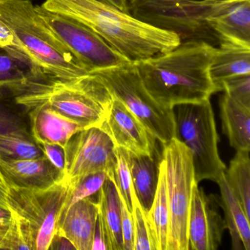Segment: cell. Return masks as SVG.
I'll return each instance as SVG.
<instances>
[{"label":"cell","instance_id":"cell-1","mask_svg":"<svg viewBox=\"0 0 250 250\" xmlns=\"http://www.w3.org/2000/svg\"><path fill=\"white\" fill-rule=\"evenodd\" d=\"M217 47L191 39L172 50L134 62L150 96L164 107L199 103L219 92L210 76Z\"/></svg>","mask_w":250,"mask_h":250},{"label":"cell","instance_id":"cell-2","mask_svg":"<svg viewBox=\"0 0 250 250\" xmlns=\"http://www.w3.org/2000/svg\"><path fill=\"white\" fill-rule=\"evenodd\" d=\"M42 6L87 26L130 62L169 52L182 42L175 32L98 0H46Z\"/></svg>","mask_w":250,"mask_h":250},{"label":"cell","instance_id":"cell-3","mask_svg":"<svg viewBox=\"0 0 250 250\" xmlns=\"http://www.w3.org/2000/svg\"><path fill=\"white\" fill-rule=\"evenodd\" d=\"M11 88L14 102L26 112L49 106L87 128H100L114 99L96 74L73 80L44 75Z\"/></svg>","mask_w":250,"mask_h":250},{"label":"cell","instance_id":"cell-4","mask_svg":"<svg viewBox=\"0 0 250 250\" xmlns=\"http://www.w3.org/2000/svg\"><path fill=\"white\" fill-rule=\"evenodd\" d=\"M0 17L45 74L62 80L92 74L52 33L29 0H0Z\"/></svg>","mask_w":250,"mask_h":250},{"label":"cell","instance_id":"cell-5","mask_svg":"<svg viewBox=\"0 0 250 250\" xmlns=\"http://www.w3.org/2000/svg\"><path fill=\"white\" fill-rule=\"evenodd\" d=\"M172 111L175 138L191 151L197 184L204 180L216 183L227 167L219 156V138L210 99L177 105Z\"/></svg>","mask_w":250,"mask_h":250},{"label":"cell","instance_id":"cell-6","mask_svg":"<svg viewBox=\"0 0 250 250\" xmlns=\"http://www.w3.org/2000/svg\"><path fill=\"white\" fill-rule=\"evenodd\" d=\"M162 145L175 137L172 109L159 104L146 90L135 64L127 62L94 73Z\"/></svg>","mask_w":250,"mask_h":250},{"label":"cell","instance_id":"cell-7","mask_svg":"<svg viewBox=\"0 0 250 250\" xmlns=\"http://www.w3.org/2000/svg\"><path fill=\"white\" fill-rule=\"evenodd\" d=\"M71 186L62 177L51 187L30 188L10 186L8 208L27 225L33 250H49Z\"/></svg>","mask_w":250,"mask_h":250},{"label":"cell","instance_id":"cell-8","mask_svg":"<svg viewBox=\"0 0 250 250\" xmlns=\"http://www.w3.org/2000/svg\"><path fill=\"white\" fill-rule=\"evenodd\" d=\"M162 158L166 163V183L169 210L167 250H189L188 215L194 186L192 155L176 138L163 145Z\"/></svg>","mask_w":250,"mask_h":250},{"label":"cell","instance_id":"cell-9","mask_svg":"<svg viewBox=\"0 0 250 250\" xmlns=\"http://www.w3.org/2000/svg\"><path fill=\"white\" fill-rule=\"evenodd\" d=\"M52 33L90 74L130 62L84 24L61 14L35 6Z\"/></svg>","mask_w":250,"mask_h":250},{"label":"cell","instance_id":"cell-10","mask_svg":"<svg viewBox=\"0 0 250 250\" xmlns=\"http://www.w3.org/2000/svg\"><path fill=\"white\" fill-rule=\"evenodd\" d=\"M64 177L71 187L82 178L104 172L114 178L115 168V146L102 128L91 127L71 137L65 149Z\"/></svg>","mask_w":250,"mask_h":250},{"label":"cell","instance_id":"cell-11","mask_svg":"<svg viewBox=\"0 0 250 250\" xmlns=\"http://www.w3.org/2000/svg\"><path fill=\"white\" fill-rule=\"evenodd\" d=\"M219 198L206 194L198 184L194 186L188 215L189 250H216L222 244L226 229L225 220L219 211Z\"/></svg>","mask_w":250,"mask_h":250},{"label":"cell","instance_id":"cell-12","mask_svg":"<svg viewBox=\"0 0 250 250\" xmlns=\"http://www.w3.org/2000/svg\"><path fill=\"white\" fill-rule=\"evenodd\" d=\"M100 128L109 135L115 147H121L135 156H154L156 153L154 136L115 98Z\"/></svg>","mask_w":250,"mask_h":250},{"label":"cell","instance_id":"cell-13","mask_svg":"<svg viewBox=\"0 0 250 250\" xmlns=\"http://www.w3.org/2000/svg\"><path fill=\"white\" fill-rule=\"evenodd\" d=\"M97 200L86 197L71 206L59 219L55 234L67 238L76 250H92L97 225Z\"/></svg>","mask_w":250,"mask_h":250},{"label":"cell","instance_id":"cell-14","mask_svg":"<svg viewBox=\"0 0 250 250\" xmlns=\"http://www.w3.org/2000/svg\"><path fill=\"white\" fill-rule=\"evenodd\" d=\"M0 169L9 186L24 188H48L63 177L45 156L23 160L0 157Z\"/></svg>","mask_w":250,"mask_h":250},{"label":"cell","instance_id":"cell-15","mask_svg":"<svg viewBox=\"0 0 250 250\" xmlns=\"http://www.w3.org/2000/svg\"><path fill=\"white\" fill-rule=\"evenodd\" d=\"M27 112L31 121L32 135L39 145H57L65 149L72 136L87 128L49 106H38Z\"/></svg>","mask_w":250,"mask_h":250},{"label":"cell","instance_id":"cell-16","mask_svg":"<svg viewBox=\"0 0 250 250\" xmlns=\"http://www.w3.org/2000/svg\"><path fill=\"white\" fill-rule=\"evenodd\" d=\"M210 67L213 83L220 90L222 81L235 76L250 74V43L222 37Z\"/></svg>","mask_w":250,"mask_h":250},{"label":"cell","instance_id":"cell-17","mask_svg":"<svg viewBox=\"0 0 250 250\" xmlns=\"http://www.w3.org/2000/svg\"><path fill=\"white\" fill-rule=\"evenodd\" d=\"M97 224L104 235L107 250H124L121 198L114 178L107 177L98 192Z\"/></svg>","mask_w":250,"mask_h":250},{"label":"cell","instance_id":"cell-18","mask_svg":"<svg viewBox=\"0 0 250 250\" xmlns=\"http://www.w3.org/2000/svg\"><path fill=\"white\" fill-rule=\"evenodd\" d=\"M220 190L219 206L225 213L226 229L229 230L233 250H250V223L248 216L229 188L225 172L216 181Z\"/></svg>","mask_w":250,"mask_h":250},{"label":"cell","instance_id":"cell-19","mask_svg":"<svg viewBox=\"0 0 250 250\" xmlns=\"http://www.w3.org/2000/svg\"><path fill=\"white\" fill-rule=\"evenodd\" d=\"M209 25L218 39L230 38L250 43V0H230L210 19Z\"/></svg>","mask_w":250,"mask_h":250},{"label":"cell","instance_id":"cell-20","mask_svg":"<svg viewBox=\"0 0 250 250\" xmlns=\"http://www.w3.org/2000/svg\"><path fill=\"white\" fill-rule=\"evenodd\" d=\"M153 250H167L169 225V210L166 183V163L162 158L159 165V180L151 207L146 213Z\"/></svg>","mask_w":250,"mask_h":250},{"label":"cell","instance_id":"cell-21","mask_svg":"<svg viewBox=\"0 0 250 250\" xmlns=\"http://www.w3.org/2000/svg\"><path fill=\"white\" fill-rule=\"evenodd\" d=\"M222 129L236 151H250V109L224 93L219 103Z\"/></svg>","mask_w":250,"mask_h":250},{"label":"cell","instance_id":"cell-22","mask_svg":"<svg viewBox=\"0 0 250 250\" xmlns=\"http://www.w3.org/2000/svg\"><path fill=\"white\" fill-rule=\"evenodd\" d=\"M44 75L22 48L0 47V87L20 85Z\"/></svg>","mask_w":250,"mask_h":250},{"label":"cell","instance_id":"cell-23","mask_svg":"<svg viewBox=\"0 0 250 250\" xmlns=\"http://www.w3.org/2000/svg\"><path fill=\"white\" fill-rule=\"evenodd\" d=\"M159 162L155 159V155L135 156L130 153V171L133 188L145 213L150 210L156 194Z\"/></svg>","mask_w":250,"mask_h":250},{"label":"cell","instance_id":"cell-24","mask_svg":"<svg viewBox=\"0 0 250 250\" xmlns=\"http://www.w3.org/2000/svg\"><path fill=\"white\" fill-rule=\"evenodd\" d=\"M225 176L246 214L250 218V152L237 151L225 170Z\"/></svg>","mask_w":250,"mask_h":250},{"label":"cell","instance_id":"cell-25","mask_svg":"<svg viewBox=\"0 0 250 250\" xmlns=\"http://www.w3.org/2000/svg\"><path fill=\"white\" fill-rule=\"evenodd\" d=\"M43 156L40 145L27 133L20 129L0 131V157L23 160Z\"/></svg>","mask_w":250,"mask_h":250},{"label":"cell","instance_id":"cell-26","mask_svg":"<svg viewBox=\"0 0 250 250\" xmlns=\"http://www.w3.org/2000/svg\"><path fill=\"white\" fill-rule=\"evenodd\" d=\"M115 168L114 181L120 197L125 202L131 213L132 209L133 188L130 171V153L119 147H115Z\"/></svg>","mask_w":250,"mask_h":250},{"label":"cell","instance_id":"cell-27","mask_svg":"<svg viewBox=\"0 0 250 250\" xmlns=\"http://www.w3.org/2000/svg\"><path fill=\"white\" fill-rule=\"evenodd\" d=\"M107 177V174L104 172L92 174L82 178L74 187H71L66 201L61 210L59 219L74 203L99 192Z\"/></svg>","mask_w":250,"mask_h":250},{"label":"cell","instance_id":"cell-28","mask_svg":"<svg viewBox=\"0 0 250 250\" xmlns=\"http://www.w3.org/2000/svg\"><path fill=\"white\" fill-rule=\"evenodd\" d=\"M0 250H33V241L27 225L13 213L6 233L0 244Z\"/></svg>","mask_w":250,"mask_h":250},{"label":"cell","instance_id":"cell-29","mask_svg":"<svg viewBox=\"0 0 250 250\" xmlns=\"http://www.w3.org/2000/svg\"><path fill=\"white\" fill-rule=\"evenodd\" d=\"M131 214L134 222V250H153L146 213L134 191Z\"/></svg>","mask_w":250,"mask_h":250},{"label":"cell","instance_id":"cell-30","mask_svg":"<svg viewBox=\"0 0 250 250\" xmlns=\"http://www.w3.org/2000/svg\"><path fill=\"white\" fill-rule=\"evenodd\" d=\"M221 91L250 109V74L235 76L221 83Z\"/></svg>","mask_w":250,"mask_h":250},{"label":"cell","instance_id":"cell-31","mask_svg":"<svg viewBox=\"0 0 250 250\" xmlns=\"http://www.w3.org/2000/svg\"><path fill=\"white\" fill-rule=\"evenodd\" d=\"M202 0H127L128 10L131 15L168 11L188 2Z\"/></svg>","mask_w":250,"mask_h":250},{"label":"cell","instance_id":"cell-32","mask_svg":"<svg viewBox=\"0 0 250 250\" xmlns=\"http://www.w3.org/2000/svg\"><path fill=\"white\" fill-rule=\"evenodd\" d=\"M120 198L121 204V225L124 250H134V222L132 214L128 210L124 200L121 197Z\"/></svg>","mask_w":250,"mask_h":250},{"label":"cell","instance_id":"cell-33","mask_svg":"<svg viewBox=\"0 0 250 250\" xmlns=\"http://www.w3.org/2000/svg\"><path fill=\"white\" fill-rule=\"evenodd\" d=\"M44 156L49 162L57 168L63 172L65 167V151L61 146L57 145H40Z\"/></svg>","mask_w":250,"mask_h":250},{"label":"cell","instance_id":"cell-34","mask_svg":"<svg viewBox=\"0 0 250 250\" xmlns=\"http://www.w3.org/2000/svg\"><path fill=\"white\" fill-rule=\"evenodd\" d=\"M8 46H17V47L22 48L21 44L19 43L14 32L0 17V47H8Z\"/></svg>","mask_w":250,"mask_h":250},{"label":"cell","instance_id":"cell-35","mask_svg":"<svg viewBox=\"0 0 250 250\" xmlns=\"http://www.w3.org/2000/svg\"><path fill=\"white\" fill-rule=\"evenodd\" d=\"M10 186L5 180L1 169H0V206L8 208V194L9 191Z\"/></svg>","mask_w":250,"mask_h":250},{"label":"cell","instance_id":"cell-36","mask_svg":"<svg viewBox=\"0 0 250 250\" xmlns=\"http://www.w3.org/2000/svg\"><path fill=\"white\" fill-rule=\"evenodd\" d=\"M100 2L109 4L125 13H129L127 0H98Z\"/></svg>","mask_w":250,"mask_h":250},{"label":"cell","instance_id":"cell-37","mask_svg":"<svg viewBox=\"0 0 250 250\" xmlns=\"http://www.w3.org/2000/svg\"><path fill=\"white\" fill-rule=\"evenodd\" d=\"M12 219V213L9 209L0 206V224L4 225H9Z\"/></svg>","mask_w":250,"mask_h":250},{"label":"cell","instance_id":"cell-38","mask_svg":"<svg viewBox=\"0 0 250 250\" xmlns=\"http://www.w3.org/2000/svg\"><path fill=\"white\" fill-rule=\"evenodd\" d=\"M8 225H1L0 224V244L2 242L5 233H6L7 229H8Z\"/></svg>","mask_w":250,"mask_h":250}]
</instances>
